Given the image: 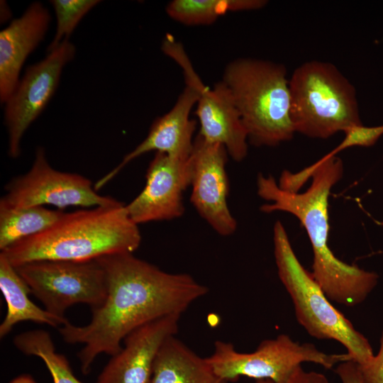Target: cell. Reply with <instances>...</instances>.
<instances>
[{"instance_id": "1", "label": "cell", "mask_w": 383, "mask_h": 383, "mask_svg": "<svg viewBox=\"0 0 383 383\" xmlns=\"http://www.w3.org/2000/svg\"><path fill=\"white\" fill-rule=\"evenodd\" d=\"M96 260L106 279L104 301L91 309L87 325L67 322L57 328L65 342L84 345L78 353L84 374L89 373L99 355L117 353L132 331L160 318L182 314L209 290L189 274L167 272L133 253Z\"/></svg>"}, {"instance_id": "2", "label": "cell", "mask_w": 383, "mask_h": 383, "mask_svg": "<svg viewBox=\"0 0 383 383\" xmlns=\"http://www.w3.org/2000/svg\"><path fill=\"white\" fill-rule=\"evenodd\" d=\"M343 174V162L331 151L298 173L284 171L278 184L272 175L259 174L257 191L270 202L262 211L292 213L305 228L313 252L311 273L328 299L354 306L365 300L379 276L340 260L328 245V196Z\"/></svg>"}, {"instance_id": "3", "label": "cell", "mask_w": 383, "mask_h": 383, "mask_svg": "<svg viewBox=\"0 0 383 383\" xmlns=\"http://www.w3.org/2000/svg\"><path fill=\"white\" fill-rule=\"evenodd\" d=\"M138 225L121 202L64 213L42 233L1 251L14 267L40 260L84 262L140 246Z\"/></svg>"}, {"instance_id": "4", "label": "cell", "mask_w": 383, "mask_h": 383, "mask_svg": "<svg viewBox=\"0 0 383 383\" xmlns=\"http://www.w3.org/2000/svg\"><path fill=\"white\" fill-rule=\"evenodd\" d=\"M228 88L255 146H277L295 132L290 112L289 79L284 65L269 60L238 58L225 67Z\"/></svg>"}, {"instance_id": "5", "label": "cell", "mask_w": 383, "mask_h": 383, "mask_svg": "<svg viewBox=\"0 0 383 383\" xmlns=\"http://www.w3.org/2000/svg\"><path fill=\"white\" fill-rule=\"evenodd\" d=\"M274 254L279 277L294 304L299 323L312 337L343 345L362 366L374 357L369 340L331 303L311 272L298 260L282 223L273 229Z\"/></svg>"}, {"instance_id": "6", "label": "cell", "mask_w": 383, "mask_h": 383, "mask_svg": "<svg viewBox=\"0 0 383 383\" xmlns=\"http://www.w3.org/2000/svg\"><path fill=\"white\" fill-rule=\"evenodd\" d=\"M289 90L296 133L326 139L362 123L354 86L330 62L311 60L299 66Z\"/></svg>"}, {"instance_id": "7", "label": "cell", "mask_w": 383, "mask_h": 383, "mask_svg": "<svg viewBox=\"0 0 383 383\" xmlns=\"http://www.w3.org/2000/svg\"><path fill=\"white\" fill-rule=\"evenodd\" d=\"M214 373L226 382L244 376L284 383L303 362H313L326 369L351 360L348 354H328L312 343H299L286 334L262 341L252 353H239L233 345L217 340L213 353L206 357Z\"/></svg>"}, {"instance_id": "8", "label": "cell", "mask_w": 383, "mask_h": 383, "mask_svg": "<svg viewBox=\"0 0 383 383\" xmlns=\"http://www.w3.org/2000/svg\"><path fill=\"white\" fill-rule=\"evenodd\" d=\"M44 309L61 318L77 304L94 309L107 293L104 270L97 260L74 262L40 260L15 267Z\"/></svg>"}, {"instance_id": "9", "label": "cell", "mask_w": 383, "mask_h": 383, "mask_svg": "<svg viewBox=\"0 0 383 383\" xmlns=\"http://www.w3.org/2000/svg\"><path fill=\"white\" fill-rule=\"evenodd\" d=\"M5 190L0 206L11 209L51 205L62 211L68 206L89 209L120 202L99 194L89 179L54 169L42 147L36 150L29 171L11 180Z\"/></svg>"}, {"instance_id": "10", "label": "cell", "mask_w": 383, "mask_h": 383, "mask_svg": "<svg viewBox=\"0 0 383 383\" xmlns=\"http://www.w3.org/2000/svg\"><path fill=\"white\" fill-rule=\"evenodd\" d=\"M76 48L69 40L48 52L40 62L29 66L6 101L4 123L8 133V154L21 155L22 138L44 111L55 94L63 68L74 57Z\"/></svg>"}, {"instance_id": "11", "label": "cell", "mask_w": 383, "mask_h": 383, "mask_svg": "<svg viewBox=\"0 0 383 383\" xmlns=\"http://www.w3.org/2000/svg\"><path fill=\"white\" fill-rule=\"evenodd\" d=\"M226 148L209 143L197 135L189 156L192 194L190 201L198 213L219 235L228 236L237 228L227 198L228 179Z\"/></svg>"}, {"instance_id": "12", "label": "cell", "mask_w": 383, "mask_h": 383, "mask_svg": "<svg viewBox=\"0 0 383 383\" xmlns=\"http://www.w3.org/2000/svg\"><path fill=\"white\" fill-rule=\"evenodd\" d=\"M189 158L182 160L155 152L147 170L143 189L126 205L134 223L169 221L183 215V193L191 183Z\"/></svg>"}, {"instance_id": "13", "label": "cell", "mask_w": 383, "mask_h": 383, "mask_svg": "<svg viewBox=\"0 0 383 383\" xmlns=\"http://www.w3.org/2000/svg\"><path fill=\"white\" fill-rule=\"evenodd\" d=\"M186 87L170 111L152 123L148 135L112 170L94 185L98 192L115 177L130 162L150 151L187 160L194 147L193 135L196 121L190 118L191 111L196 105L199 93L195 84L185 81Z\"/></svg>"}, {"instance_id": "14", "label": "cell", "mask_w": 383, "mask_h": 383, "mask_svg": "<svg viewBox=\"0 0 383 383\" xmlns=\"http://www.w3.org/2000/svg\"><path fill=\"white\" fill-rule=\"evenodd\" d=\"M182 70L185 79L192 80L199 93L195 111L200 124L198 135L223 145L233 160L242 161L248 154V137L228 88L222 81L213 89L206 87L192 64Z\"/></svg>"}, {"instance_id": "15", "label": "cell", "mask_w": 383, "mask_h": 383, "mask_svg": "<svg viewBox=\"0 0 383 383\" xmlns=\"http://www.w3.org/2000/svg\"><path fill=\"white\" fill-rule=\"evenodd\" d=\"M181 314H171L136 328L111 356L96 383H150L154 363L165 340L177 332Z\"/></svg>"}, {"instance_id": "16", "label": "cell", "mask_w": 383, "mask_h": 383, "mask_svg": "<svg viewBox=\"0 0 383 383\" xmlns=\"http://www.w3.org/2000/svg\"><path fill=\"white\" fill-rule=\"evenodd\" d=\"M50 21L48 9L35 1L1 30L0 101L2 104L6 103L15 90L25 61L44 39Z\"/></svg>"}, {"instance_id": "17", "label": "cell", "mask_w": 383, "mask_h": 383, "mask_svg": "<svg viewBox=\"0 0 383 383\" xmlns=\"http://www.w3.org/2000/svg\"><path fill=\"white\" fill-rule=\"evenodd\" d=\"M0 289L7 311L0 325V337L4 338L17 323L30 321L58 328L68 320L55 316L35 305L28 297L30 289L16 268L0 253Z\"/></svg>"}, {"instance_id": "18", "label": "cell", "mask_w": 383, "mask_h": 383, "mask_svg": "<svg viewBox=\"0 0 383 383\" xmlns=\"http://www.w3.org/2000/svg\"><path fill=\"white\" fill-rule=\"evenodd\" d=\"M150 383H227L202 358L174 335L167 338L156 357Z\"/></svg>"}, {"instance_id": "19", "label": "cell", "mask_w": 383, "mask_h": 383, "mask_svg": "<svg viewBox=\"0 0 383 383\" xmlns=\"http://www.w3.org/2000/svg\"><path fill=\"white\" fill-rule=\"evenodd\" d=\"M42 206L11 209L0 206V250L39 234L52 226L64 214Z\"/></svg>"}, {"instance_id": "20", "label": "cell", "mask_w": 383, "mask_h": 383, "mask_svg": "<svg viewBox=\"0 0 383 383\" xmlns=\"http://www.w3.org/2000/svg\"><path fill=\"white\" fill-rule=\"evenodd\" d=\"M265 0H173L166 11L173 20L185 26L209 25L228 12L257 10Z\"/></svg>"}, {"instance_id": "21", "label": "cell", "mask_w": 383, "mask_h": 383, "mask_svg": "<svg viewBox=\"0 0 383 383\" xmlns=\"http://www.w3.org/2000/svg\"><path fill=\"white\" fill-rule=\"evenodd\" d=\"M13 343L22 353L40 357L49 370L53 383H82L74 376L66 357L56 351L48 331L42 329L25 331L16 335Z\"/></svg>"}, {"instance_id": "22", "label": "cell", "mask_w": 383, "mask_h": 383, "mask_svg": "<svg viewBox=\"0 0 383 383\" xmlns=\"http://www.w3.org/2000/svg\"><path fill=\"white\" fill-rule=\"evenodd\" d=\"M101 1L99 0H52L50 1L57 19L56 32L48 45L49 52L70 35L84 16Z\"/></svg>"}, {"instance_id": "23", "label": "cell", "mask_w": 383, "mask_h": 383, "mask_svg": "<svg viewBox=\"0 0 383 383\" xmlns=\"http://www.w3.org/2000/svg\"><path fill=\"white\" fill-rule=\"evenodd\" d=\"M343 133V140L332 150L334 154L351 147H368L374 145L383 135V125L367 127L361 123L348 128Z\"/></svg>"}, {"instance_id": "24", "label": "cell", "mask_w": 383, "mask_h": 383, "mask_svg": "<svg viewBox=\"0 0 383 383\" xmlns=\"http://www.w3.org/2000/svg\"><path fill=\"white\" fill-rule=\"evenodd\" d=\"M362 383H383V328L377 355L364 365H359Z\"/></svg>"}, {"instance_id": "25", "label": "cell", "mask_w": 383, "mask_h": 383, "mask_svg": "<svg viewBox=\"0 0 383 383\" xmlns=\"http://www.w3.org/2000/svg\"><path fill=\"white\" fill-rule=\"evenodd\" d=\"M255 383H274L270 379H257ZM284 383H329L327 377L319 372H306L301 366L296 367Z\"/></svg>"}, {"instance_id": "26", "label": "cell", "mask_w": 383, "mask_h": 383, "mask_svg": "<svg viewBox=\"0 0 383 383\" xmlns=\"http://www.w3.org/2000/svg\"><path fill=\"white\" fill-rule=\"evenodd\" d=\"M335 372L342 383H362L359 365L352 360L339 363Z\"/></svg>"}, {"instance_id": "27", "label": "cell", "mask_w": 383, "mask_h": 383, "mask_svg": "<svg viewBox=\"0 0 383 383\" xmlns=\"http://www.w3.org/2000/svg\"><path fill=\"white\" fill-rule=\"evenodd\" d=\"M9 383H38L35 379L28 374H23L17 376Z\"/></svg>"}]
</instances>
